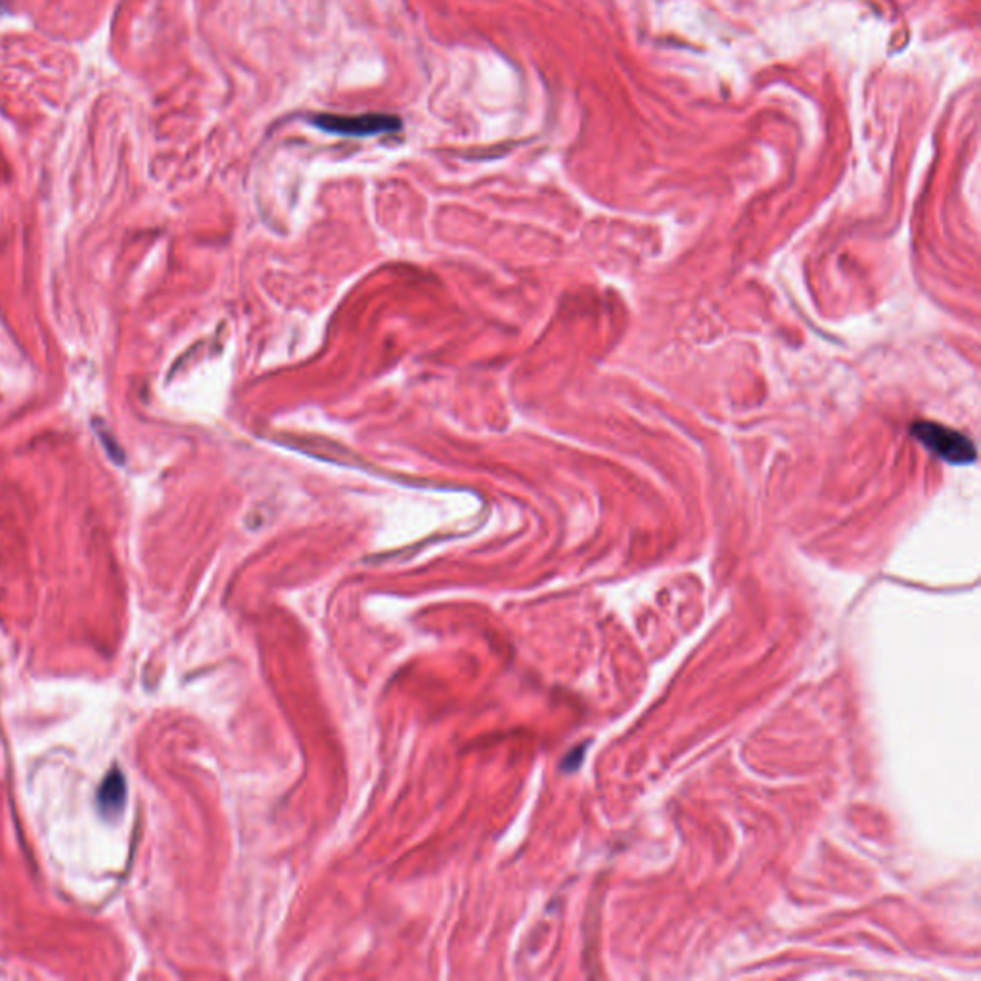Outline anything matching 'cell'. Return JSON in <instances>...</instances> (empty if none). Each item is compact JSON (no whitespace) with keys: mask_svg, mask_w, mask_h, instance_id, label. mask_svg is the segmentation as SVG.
Wrapping results in <instances>:
<instances>
[{"mask_svg":"<svg viewBox=\"0 0 981 981\" xmlns=\"http://www.w3.org/2000/svg\"><path fill=\"white\" fill-rule=\"evenodd\" d=\"M911 434L922 443L932 455L953 466H968L978 460V449L970 437L953 428L941 426L938 422H914Z\"/></svg>","mask_w":981,"mask_h":981,"instance_id":"1","label":"cell"},{"mask_svg":"<svg viewBox=\"0 0 981 981\" xmlns=\"http://www.w3.org/2000/svg\"><path fill=\"white\" fill-rule=\"evenodd\" d=\"M313 125L320 131L338 135V137H376L384 132L402 129V119L392 113H363V116H338V113H318Z\"/></svg>","mask_w":981,"mask_h":981,"instance_id":"2","label":"cell"},{"mask_svg":"<svg viewBox=\"0 0 981 981\" xmlns=\"http://www.w3.org/2000/svg\"><path fill=\"white\" fill-rule=\"evenodd\" d=\"M125 795H127V784L123 774L116 769L106 776L105 784L98 790V805L106 815H118L123 809Z\"/></svg>","mask_w":981,"mask_h":981,"instance_id":"3","label":"cell"}]
</instances>
